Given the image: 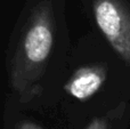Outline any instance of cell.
<instances>
[{
	"label": "cell",
	"instance_id": "1",
	"mask_svg": "<svg viewBox=\"0 0 130 129\" xmlns=\"http://www.w3.org/2000/svg\"><path fill=\"white\" fill-rule=\"evenodd\" d=\"M94 11L102 33L123 58L130 61V22L124 13L112 0H98Z\"/></svg>",
	"mask_w": 130,
	"mask_h": 129
},
{
	"label": "cell",
	"instance_id": "2",
	"mask_svg": "<svg viewBox=\"0 0 130 129\" xmlns=\"http://www.w3.org/2000/svg\"><path fill=\"white\" fill-rule=\"evenodd\" d=\"M53 31L45 21H37L30 30L23 43L25 57L33 64L43 63L53 47Z\"/></svg>",
	"mask_w": 130,
	"mask_h": 129
},
{
	"label": "cell",
	"instance_id": "3",
	"mask_svg": "<svg viewBox=\"0 0 130 129\" xmlns=\"http://www.w3.org/2000/svg\"><path fill=\"white\" fill-rule=\"evenodd\" d=\"M104 80L105 73L101 69L82 68L76 71L72 79L65 85V90L76 100L85 101L99 90Z\"/></svg>",
	"mask_w": 130,
	"mask_h": 129
},
{
	"label": "cell",
	"instance_id": "4",
	"mask_svg": "<svg viewBox=\"0 0 130 129\" xmlns=\"http://www.w3.org/2000/svg\"><path fill=\"white\" fill-rule=\"evenodd\" d=\"M88 129H105V125H104V122H102V121L96 120L90 125V127Z\"/></svg>",
	"mask_w": 130,
	"mask_h": 129
},
{
	"label": "cell",
	"instance_id": "5",
	"mask_svg": "<svg viewBox=\"0 0 130 129\" xmlns=\"http://www.w3.org/2000/svg\"><path fill=\"white\" fill-rule=\"evenodd\" d=\"M30 129H36V128H30Z\"/></svg>",
	"mask_w": 130,
	"mask_h": 129
}]
</instances>
